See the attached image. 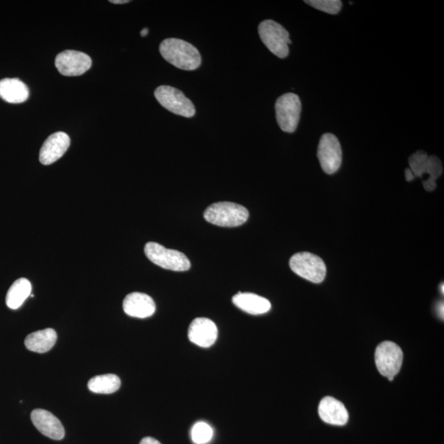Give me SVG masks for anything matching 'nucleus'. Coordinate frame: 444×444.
Wrapping results in <instances>:
<instances>
[{"mask_svg": "<svg viewBox=\"0 0 444 444\" xmlns=\"http://www.w3.org/2000/svg\"><path fill=\"white\" fill-rule=\"evenodd\" d=\"M319 414L325 423L333 425H345L349 419V414L344 404L332 397L322 399Z\"/></svg>", "mask_w": 444, "mask_h": 444, "instance_id": "nucleus-16", "label": "nucleus"}, {"mask_svg": "<svg viewBox=\"0 0 444 444\" xmlns=\"http://www.w3.org/2000/svg\"><path fill=\"white\" fill-rule=\"evenodd\" d=\"M160 53L168 63L183 71H195L202 64L197 48L181 39H165L160 43Z\"/></svg>", "mask_w": 444, "mask_h": 444, "instance_id": "nucleus-1", "label": "nucleus"}, {"mask_svg": "<svg viewBox=\"0 0 444 444\" xmlns=\"http://www.w3.org/2000/svg\"><path fill=\"white\" fill-rule=\"evenodd\" d=\"M32 283L27 278H20L15 281L6 295L7 306L11 310L19 308L32 295Z\"/></svg>", "mask_w": 444, "mask_h": 444, "instance_id": "nucleus-20", "label": "nucleus"}, {"mask_svg": "<svg viewBox=\"0 0 444 444\" xmlns=\"http://www.w3.org/2000/svg\"><path fill=\"white\" fill-rule=\"evenodd\" d=\"M317 158L322 169L333 175L340 169L342 163V150L338 138L333 133H325L321 137L317 147Z\"/></svg>", "mask_w": 444, "mask_h": 444, "instance_id": "nucleus-10", "label": "nucleus"}, {"mask_svg": "<svg viewBox=\"0 0 444 444\" xmlns=\"http://www.w3.org/2000/svg\"><path fill=\"white\" fill-rule=\"evenodd\" d=\"M120 378L115 374L109 373L95 376L89 382V389L94 394H111L120 389Z\"/></svg>", "mask_w": 444, "mask_h": 444, "instance_id": "nucleus-21", "label": "nucleus"}, {"mask_svg": "<svg viewBox=\"0 0 444 444\" xmlns=\"http://www.w3.org/2000/svg\"><path fill=\"white\" fill-rule=\"evenodd\" d=\"M304 2L316 10L329 15H337L342 7V2L340 0H308Z\"/></svg>", "mask_w": 444, "mask_h": 444, "instance_id": "nucleus-23", "label": "nucleus"}, {"mask_svg": "<svg viewBox=\"0 0 444 444\" xmlns=\"http://www.w3.org/2000/svg\"><path fill=\"white\" fill-rule=\"evenodd\" d=\"M261 40L268 49L278 58L285 59L289 55L291 44L290 34L277 21L265 20L259 26Z\"/></svg>", "mask_w": 444, "mask_h": 444, "instance_id": "nucleus-3", "label": "nucleus"}, {"mask_svg": "<svg viewBox=\"0 0 444 444\" xmlns=\"http://www.w3.org/2000/svg\"><path fill=\"white\" fill-rule=\"evenodd\" d=\"M55 67L64 76H80L91 68V59L84 52L65 50L56 56Z\"/></svg>", "mask_w": 444, "mask_h": 444, "instance_id": "nucleus-11", "label": "nucleus"}, {"mask_svg": "<svg viewBox=\"0 0 444 444\" xmlns=\"http://www.w3.org/2000/svg\"><path fill=\"white\" fill-rule=\"evenodd\" d=\"M213 430L205 422H198L191 431V437L195 444H206L211 441Z\"/></svg>", "mask_w": 444, "mask_h": 444, "instance_id": "nucleus-22", "label": "nucleus"}, {"mask_svg": "<svg viewBox=\"0 0 444 444\" xmlns=\"http://www.w3.org/2000/svg\"><path fill=\"white\" fill-rule=\"evenodd\" d=\"M441 287H442V288H441V289H442V293L443 294V293H444V290H443V284H442V286H441Z\"/></svg>", "mask_w": 444, "mask_h": 444, "instance_id": "nucleus-29", "label": "nucleus"}, {"mask_svg": "<svg viewBox=\"0 0 444 444\" xmlns=\"http://www.w3.org/2000/svg\"><path fill=\"white\" fill-rule=\"evenodd\" d=\"M140 444H162V443H160L158 441H156V439L154 438L146 437L142 439Z\"/></svg>", "mask_w": 444, "mask_h": 444, "instance_id": "nucleus-24", "label": "nucleus"}, {"mask_svg": "<svg viewBox=\"0 0 444 444\" xmlns=\"http://www.w3.org/2000/svg\"><path fill=\"white\" fill-rule=\"evenodd\" d=\"M405 175H406V180L408 182H410L416 178L414 175H413V173L411 172V169L410 168H407L406 169V172H405Z\"/></svg>", "mask_w": 444, "mask_h": 444, "instance_id": "nucleus-25", "label": "nucleus"}, {"mask_svg": "<svg viewBox=\"0 0 444 444\" xmlns=\"http://www.w3.org/2000/svg\"><path fill=\"white\" fill-rule=\"evenodd\" d=\"M148 33H149V30H148L147 28H145L141 30L140 34L142 37H146Z\"/></svg>", "mask_w": 444, "mask_h": 444, "instance_id": "nucleus-28", "label": "nucleus"}, {"mask_svg": "<svg viewBox=\"0 0 444 444\" xmlns=\"http://www.w3.org/2000/svg\"><path fill=\"white\" fill-rule=\"evenodd\" d=\"M0 98L8 103H23L29 98V89L17 78H4L0 81Z\"/></svg>", "mask_w": 444, "mask_h": 444, "instance_id": "nucleus-18", "label": "nucleus"}, {"mask_svg": "<svg viewBox=\"0 0 444 444\" xmlns=\"http://www.w3.org/2000/svg\"><path fill=\"white\" fill-rule=\"evenodd\" d=\"M410 169L415 177L423 176L427 173L429 178L424 181L425 190L433 191L436 188L435 181L442 175L443 165L437 156H428L424 151H418L409 158Z\"/></svg>", "mask_w": 444, "mask_h": 444, "instance_id": "nucleus-9", "label": "nucleus"}, {"mask_svg": "<svg viewBox=\"0 0 444 444\" xmlns=\"http://www.w3.org/2000/svg\"><path fill=\"white\" fill-rule=\"evenodd\" d=\"M289 263L295 274L307 281L321 283L325 279L326 268L324 260L311 252H298L291 257Z\"/></svg>", "mask_w": 444, "mask_h": 444, "instance_id": "nucleus-5", "label": "nucleus"}, {"mask_svg": "<svg viewBox=\"0 0 444 444\" xmlns=\"http://www.w3.org/2000/svg\"><path fill=\"white\" fill-rule=\"evenodd\" d=\"M438 315L443 319V303H439L438 306Z\"/></svg>", "mask_w": 444, "mask_h": 444, "instance_id": "nucleus-26", "label": "nucleus"}, {"mask_svg": "<svg viewBox=\"0 0 444 444\" xmlns=\"http://www.w3.org/2000/svg\"><path fill=\"white\" fill-rule=\"evenodd\" d=\"M123 308L126 315L147 319L154 315L156 304L151 296L140 293H133L126 296L123 302Z\"/></svg>", "mask_w": 444, "mask_h": 444, "instance_id": "nucleus-15", "label": "nucleus"}, {"mask_svg": "<svg viewBox=\"0 0 444 444\" xmlns=\"http://www.w3.org/2000/svg\"><path fill=\"white\" fill-rule=\"evenodd\" d=\"M250 213L247 208L230 202L212 204L204 212V219L213 225L222 228H236L246 223Z\"/></svg>", "mask_w": 444, "mask_h": 444, "instance_id": "nucleus-2", "label": "nucleus"}, {"mask_svg": "<svg viewBox=\"0 0 444 444\" xmlns=\"http://www.w3.org/2000/svg\"><path fill=\"white\" fill-rule=\"evenodd\" d=\"M374 358L378 372L393 381L403 365V353L400 346L393 342H382L377 347Z\"/></svg>", "mask_w": 444, "mask_h": 444, "instance_id": "nucleus-7", "label": "nucleus"}, {"mask_svg": "<svg viewBox=\"0 0 444 444\" xmlns=\"http://www.w3.org/2000/svg\"><path fill=\"white\" fill-rule=\"evenodd\" d=\"M71 146V138L67 133L57 132L51 134L42 145L40 151V162L48 165L57 162Z\"/></svg>", "mask_w": 444, "mask_h": 444, "instance_id": "nucleus-13", "label": "nucleus"}, {"mask_svg": "<svg viewBox=\"0 0 444 444\" xmlns=\"http://www.w3.org/2000/svg\"><path fill=\"white\" fill-rule=\"evenodd\" d=\"M30 419L35 427L45 436L54 441H61L64 438L65 430L62 423L50 411L37 409L30 414Z\"/></svg>", "mask_w": 444, "mask_h": 444, "instance_id": "nucleus-14", "label": "nucleus"}, {"mask_svg": "<svg viewBox=\"0 0 444 444\" xmlns=\"http://www.w3.org/2000/svg\"><path fill=\"white\" fill-rule=\"evenodd\" d=\"M155 98L162 106L173 114L191 118L196 110L192 102L181 91L171 86H160L155 91Z\"/></svg>", "mask_w": 444, "mask_h": 444, "instance_id": "nucleus-8", "label": "nucleus"}, {"mask_svg": "<svg viewBox=\"0 0 444 444\" xmlns=\"http://www.w3.org/2000/svg\"><path fill=\"white\" fill-rule=\"evenodd\" d=\"M145 252L151 262L164 269L185 272L191 267L190 261L183 252L167 249L158 243H147Z\"/></svg>", "mask_w": 444, "mask_h": 444, "instance_id": "nucleus-4", "label": "nucleus"}, {"mask_svg": "<svg viewBox=\"0 0 444 444\" xmlns=\"http://www.w3.org/2000/svg\"><path fill=\"white\" fill-rule=\"evenodd\" d=\"M56 341L57 333L53 329H46L29 334L25 339V346L30 351L42 354L50 351Z\"/></svg>", "mask_w": 444, "mask_h": 444, "instance_id": "nucleus-19", "label": "nucleus"}, {"mask_svg": "<svg viewBox=\"0 0 444 444\" xmlns=\"http://www.w3.org/2000/svg\"><path fill=\"white\" fill-rule=\"evenodd\" d=\"M110 2L115 4H123L129 3V0H111Z\"/></svg>", "mask_w": 444, "mask_h": 444, "instance_id": "nucleus-27", "label": "nucleus"}, {"mask_svg": "<svg viewBox=\"0 0 444 444\" xmlns=\"http://www.w3.org/2000/svg\"><path fill=\"white\" fill-rule=\"evenodd\" d=\"M276 118L283 132L294 133L297 129L302 113V102L297 95L286 93L277 100Z\"/></svg>", "mask_w": 444, "mask_h": 444, "instance_id": "nucleus-6", "label": "nucleus"}, {"mask_svg": "<svg viewBox=\"0 0 444 444\" xmlns=\"http://www.w3.org/2000/svg\"><path fill=\"white\" fill-rule=\"evenodd\" d=\"M232 302L239 310L252 315H263L272 308L268 299L252 293H239L234 295Z\"/></svg>", "mask_w": 444, "mask_h": 444, "instance_id": "nucleus-17", "label": "nucleus"}, {"mask_svg": "<svg viewBox=\"0 0 444 444\" xmlns=\"http://www.w3.org/2000/svg\"><path fill=\"white\" fill-rule=\"evenodd\" d=\"M219 335L214 322L207 317H197L189 325L188 337L191 342L207 348L214 344Z\"/></svg>", "mask_w": 444, "mask_h": 444, "instance_id": "nucleus-12", "label": "nucleus"}]
</instances>
